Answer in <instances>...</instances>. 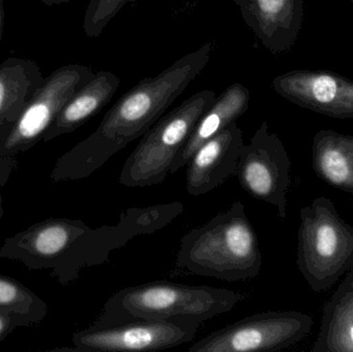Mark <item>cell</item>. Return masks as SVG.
Here are the masks:
<instances>
[{
  "label": "cell",
  "instance_id": "obj_14",
  "mask_svg": "<svg viewBox=\"0 0 353 352\" xmlns=\"http://www.w3.org/2000/svg\"><path fill=\"white\" fill-rule=\"evenodd\" d=\"M250 91L240 83L230 85L199 118L188 140L174 159L170 173L174 174L188 163L195 151L203 143L219 134L226 126L236 122L249 109Z\"/></svg>",
  "mask_w": 353,
  "mask_h": 352
},
{
  "label": "cell",
  "instance_id": "obj_11",
  "mask_svg": "<svg viewBox=\"0 0 353 352\" xmlns=\"http://www.w3.org/2000/svg\"><path fill=\"white\" fill-rule=\"evenodd\" d=\"M273 88L286 101L315 113L353 119V81L329 70H294L276 76Z\"/></svg>",
  "mask_w": 353,
  "mask_h": 352
},
{
  "label": "cell",
  "instance_id": "obj_6",
  "mask_svg": "<svg viewBox=\"0 0 353 352\" xmlns=\"http://www.w3.org/2000/svg\"><path fill=\"white\" fill-rule=\"evenodd\" d=\"M90 229L78 219H46L6 238L0 260H16L28 270H49L61 284H68L85 268L83 244Z\"/></svg>",
  "mask_w": 353,
  "mask_h": 352
},
{
  "label": "cell",
  "instance_id": "obj_5",
  "mask_svg": "<svg viewBox=\"0 0 353 352\" xmlns=\"http://www.w3.org/2000/svg\"><path fill=\"white\" fill-rule=\"evenodd\" d=\"M215 99V91H199L163 116L126 159L119 183L126 187H151L163 183L179 151Z\"/></svg>",
  "mask_w": 353,
  "mask_h": 352
},
{
  "label": "cell",
  "instance_id": "obj_2",
  "mask_svg": "<svg viewBox=\"0 0 353 352\" xmlns=\"http://www.w3.org/2000/svg\"><path fill=\"white\" fill-rule=\"evenodd\" d=\"M263 254L241 200L183 236L176 266L199 276L236 282L255 279Z\"/></svg>",
  "mask_w": 353,
  "mask_h": 352
},
{
  "label": "cell",
  "instance_id": "obj_7",
  "mask_svg": "<svg viewBox=\"0 0 353 352\" xmlns=\"http://www.w3.org/2000/svg\"><path fill=\"white\" fill-rule=\"evenodd\" d=\"M93 76L94 72L89 66L68 64L45 78L37 94L19 116L8 136L0 142L2 187L17 167L16 157L43 140L62 107Z\"/></svg>",
  "mask_w": 353,
  "mask_h": 352
},
{
  "label": "cell",
  "instance_id": "obj_12",
  "mask_svg": "<svg viewBox=\"0 0 353 352\" xmlns=\"http://www.w3.org/2000/svg\"><path fill=\"white\" fill-rule=\"evenodd\" d=\"M243 146V132L236 122L203 143L186 165L187 192L203 196L236 175Z\"/></svg>",
  "mask_w": 353,
  "mask_h": 352
},
{
  "label": "cell",
  "instance_id": "obj_18",
  "mask_svg": "<svg viewBox=\"0 0 353 352\" xmlns=\"http://www.w3.org/2000/svg\"><path fill=\"white\" fill-rule=\"evenodd\" d=\"M313 352H353V275L347 272L323 307Z\"/></svg>",
  "mask_w": 353,
  "mask_h": 352
},
{
  "label": "cell",
  "instance_id": "obj_4",
  "mask_svg": "<svg viewBox=\"0 0 353 352\" xmlns=\"http://www.w3.org/2000/svg\"><path fill=\"white\" fill-rule=\"evenodd\" d=\"M300 220L296 266L313 291H327L352 268L353 227L325 196L303 207Z\"/></svg>",
  "mask_w": 353,
  "mask_h": 352
},
{
  "label": "cell",
  "instance_id": "obj_20",
  "mask_svg": "<svg viewBox=\"0 0 353 352\" xmlns=\"http://www.w3.org/2000/svg\"><path fill=\"white\" fill-rule=\"evenodd\" d=\"M132 1L134 0H90L83 21V29L87 37H99L116 14Z\"/></svg>",
  "mask_w": 353,
  "mask_h": 352
},
{
  "label": "cell",
  "instance_id": "obj_3",
  "mask_svg": "<svg viewBox=\"0 0 353 352\" xmlns=\"http://www.w3.org/2000/svg\"><path fill=\"white\" fill-rule=\"evenodd\" d=\"M246 293L207 285L154 281L114 293L94 324L116 326L141 320H190L203 322L232 311Z\"/></svg>",
  "mask_w": 353,
  "mask_h": 352
},
{
  "label": "cell",
  "instance_id": "obj_17",
  "mask_svg": "<svg viewBox=\"0 0 353 352\" xmlns=\"http://www.w3.org/2000/svg\"><path fill=\"white\" fill-rule=\"evenodd\" d=\"M312 165L321 181L353 196V134L333 130L315 134Z\"/></svg>",
  "mask_w": 353,
  "mask_h": 352
},
{
  "label": "cell",
  "instance_id": "obj_24",
  "mask_svg": "<svg viewBox=\"0 0 353 352\" xmlns=\"http://www.w3.org/2000/svg\"><path fill=\"white\" fill-rule=\"evenodd\" d=\"M2 204H3V200H2L1 194H0V219H1L2 214H3V206H2Z\"/></svg>",
  "mask_w": 353,
  "mask_h": 352
},
{
  "label": "cell",
  "instance_id": "obj_9",
  "mask_svg": "<svg viewBox=\"0 0 353 352\" xmlns=\"http://www.w3.org/2000/svg\"><path fill=\"white\" fill-rule=\"evenodd\" d=\"M292 161L278 134L267 121L257 128L249 144L241 149L236 177L241 187L252 198L271 205L285 220L288 194L292 186Z\"/></svg>",
  "mask_w": 353,
  "mask_h": 352
},
{
  "label": "cell",
  "instance_id": "obj_16",
  "mask_svg": "<svg viewBox=\"0 0 353 352\" xmlns=\"http://www.w3.org/2000/svg\"><path fill=\"white\" fill-rule=\"evenodd\" d=\"M45 76L34 61L10 57L0 63V142L37 94Z\"/></svg>",
  "mask_w": 353,
  "mask_h": 352
},
{
  "label": "cell",
  "instance_id": "obj_10",
  "mask_svg": "<svg viewBox=\"0 0 353 352\" xmlns=\"http://www.w3.org/2000/svg\"><path fill=\"white\" fill-rule=\"evenodd\" d=\"M201 322L190 320H141L116 326H93L72 336L82 352H150L192 342Z\"/></svg>",
  "mask_w": 353,
  "mask_h": 352
},
{
  "label": "cell",
  "instance_id": "obj_15",
  "mask_svg": "<svg viewBox=\"0 0 353 352\" xmlns=\"http://www.w3.org/2000/svg\"><path fill=\"white\" fill-rule=\"evenodd\" d=\"M120 84L121 80L113 72H95L62 107L41 141L48 143L80 128L112 101Z\"/></svg>",
  "mask_w": 353,
  "mask_h": 352
},
{
  "label": "cell",
  "instance_id": "obj_21",
  "mask_svg": "<svg viewBox=\"0 0 353 352\" xmlns=\"http://www.w3.org/2000/svg\"><path fill=\"white\" fill-rule=\"evenodd\" d=\"M21 327H25L21 320L8 314L0 313V342L8 337V335L12 334L14 330Z\"/></svg>",
  "mask_w": 353,
  "mask_h": 352
},
{
  "label": "cell",
  "instance_id": "obj_22",
  "mask_svg": "<svg viewBox=\"0 0 353 352\" xmlns=\"http://www.w3.org/2000/svg\"><path fill=\"white\" fill-rule=\"evenodd\" d=\"M3 18H4L3 0H0V43H1L2 32H3Z\"/></svg>",
  "mask_w": 353,
  "mask_h": 352
},
{
  "label": "cell",
  "instance_id": "obj_8",
  "mask_svg": "<svg viewBox=\"0 0 353 352\" xmlns=\"http://www.w3.org/2000/svg\"><path fill=\"white\" fill-rule=\"evenodd\" d=\"M314 326L300 311H267L242 318L199 339L189 352L277 351L306 338Z\"/></svg>",
  "mask_w": 353,
  "mask_h": 352
},
{
  "label": "cell",
  "instance_id": "obj_26",
  "mask_svg": "<svg viewBox=\"0 0 353 352\" xmlns=\"http://www.w3.org/2000/svg\"><path fill=\"white\" fill-rule=\"evenodd\" d=\"M350 2H352V3H353V0H350Z\"/></svg>",
  "mask_w": 353,
  "mask_h": 352
},
{
  "label": "cell",
  "instance_id": "obj_19",
  "mask_svg": "<svg viewBox=\"0 0 353 352\" xmlns=\"http://www.w3.org/2000/svg\"><path fill=\"white\" fill-rule=\"evenodd\" d=\"M0 313L12 316L29 327L45 320L49 307L16 279L0 275Z\"/></svg>",
  "mask_w": 353,
  "mask_h": 352
},
{
  "label": "cell",
  "instance_id": "obj_1",
  "mask_svg": "<svg viewBox=\"0 0 353 352\" xmlns=\"http://www.w3.org/2000/svg\"><path fill=\"white\" fill-rule=\"evenodd\" d=\"M212 52V43H205L124 93L103 116L99 127L56 161L50 179L55 183L86 179L130 143L142 138L203 72Z\"/></svg>",
  "mask_w": 353,
  "mask_h": 352
},
{
  "label": "cell",
  "instance_id": "obj_25",
  "mask_svg": "<svg viewBox=\"0 0 353 352\" xmlns=\"http://www.w3.org/2000/svg\"><path fill=\"white\" fill-rule=\"evenodd\" d=\"M348 272L352 273V274L353 275V262H352V268H350V271H348Z\"/></svg>",
  "mask_w": 353,
  "mask_h": 352
},
{
  "label": "cell",
  "instance_id": "obj_13",
  "mask_svg": "<svg viewBox=\"0 0 353 352\" xmlns=\"http://www.w3.org/2000/svg\"><path fill=\"white\" fill-rule=\"evenodd\" d=\"M247 26L273 54L292 49L304 21L305 0H234Z\"/></svg>",
  "mask_w": 353,
  "mask_h": 352
},
{
  "label": "cell",
  "instance_id": "obj_23",
  "mask_svg": "<svg viewBox=\"0 0 353 352\" xmlns=\"http://www.w3.org/2000/svg\"><path fill=\"white\" fill-rule=\"evenodd\" d=\"M45 6H56V4L68 3V2L72 1V0H41Z\"/></svg>",
  "mask_w": 353,
  "mask_h": 352
}]
</instances>
